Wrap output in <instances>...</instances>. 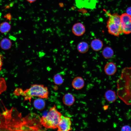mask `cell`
I'll return each mask as SVG.
<instances>
[{"label": "cell", "instance_id": "obj_1", "mask_svg": "<svg viewBox=\"0 0 131 131\" xmlns=\"http://www.w3.org/2000/svg\"><path fill=\"white\" fill-rule=\"evenodd\" d=\"M118 96L126 104L131 105V67L122 70L117 82Z\"/></svg>", "mask_w": 131, "mask_h": 131}, {"label": "cell", "instance_id": "obj_2", "mask_svg": "<svg viewBox=\"0 0 131 131\" xmlns=\"http://www.w3.org/2000/svg\"><path fill=\"white\" fill-rule=\"evenodd\" d=\"M13 93L15 96L23 97L25 101H29L30 103L31 99L34 97L48 99L49 92L47 87L43 85L33 84L24 91L21 88H17Z\"/></svg>", "mask_w": 131, "mask_h": 131}, {"label": "cell", "instance_id": "obj_3", "mask_svg": "<svg viewBox=\"0 0 131 131\" xmlns=\"http://www.w3.org/2000/svg\"><path fill=\"white\" fill-rule=\"evenodd\" d=\"M62 115L57 110L55 105L50 108L46 115L40 118V124L46 128H57L58 123Z\"/></svg>", "mask_w": 131, "mask_h": 131}, {"label": "cell", "instance_id": "obj_4", "mask_svg": "<svg viewBox=\"0 0 131 131\" xmlns=\"http://www.w3.org/2000/svg\"><path fill=\"white\" fill-rule=\"evenodd\" d=\"M106 13L109 17L106 25L108 33L115 36H118L123 33L121 27L120 16L117 13L111 14Z\"/></svg>", "mask_w": 131, "mask_h": 131}, {"label": "cell", "instance_id": "obj_5", "mask_svg": "<svg viewBox=\"0 0 131 131\" xmlns=\"http://www.w3.org/2000/svg\"><path fill=\"white\" fill-rule=\"evenodd\" d=\"M72 122L70 117L63 115L58 123V131H69L72 130Z\"/></svg>", "mask_w": 131, "mask_h": 131}, {"label": "cell", "instance_id": "obj_6", "mask_svg": "<svg viewBox=\"0 0 131 131\" xmlns=\"http://www.w3.org/2000/svg\"><path fill=\"white\" fill-rule=\"evenodd\" d=\"M72 31L75 36H79L83 35L85 32V28L84 25L80 22L76 23L73 25Z\"/></svg>", "mask_w": 131, "mask_h": 131}, {"label": "cell", "instance_id": "obj_7", "mask_svg": "<svg viewBox=\"0 0 131 131\" xmlns=\"http://www.w3.org/2000/svg\"><path fill=\"white\" fill-rule=\"evenodd\" d=\"M76 5L79 7L91 8L95 7L96 0H75Z\"/></svg>", "mask_w": 131, "mask_h": 131}, {"label": "cell", "instance_id": "obj_8", "mask_svg": "<svg viewBox=\"0 0 131 131\" xmlns=\"http://www.w3.org/2000/svg\"><path fill=\"white\" fill-rule=\"evenodd\" d=\"M117 70L116 65L113 62H109L106 64L104 67V71L105 74L108 75L114 74Z\"/></svg>", "mask_w": 131, "mask_h": 131}, {"label": "cell", "instance_id": "obj_9", "mask_svg": "<svg viewBox=\"0 0 131 131\" xmlns=\"http://www.w3.org/2000/svg\"><path fill=\"white\" fill-rule=\"evenodd\" d=\"M73 87L77 90L82 88L84 86L85 82L83 79L80 76L75 77L73 80L72 83Z\"/></svg>", "mask_w": 131, "mask_h": 131}, {"label": "cell", "instance_id": "obj_10", "mask_svg": "<svg viewBox=\"0 0 131 131\" xmlns=\"http://www.w3.org/2000/svg\"><path fill=\"white\" fill-rule=\"evenodd\" d=\"M62 100L65 105L67 106H71L74 104L75 99L72 94L70 93H68L63 96Z\"/></svg>", "mask_w": 131, "mask_h": 131}, {"label": "cell", "instance_id": "obj_11", "mask_svg": "<svg viewBox=\"0 0 131 131\" xmlns=\"http://www.w3.org/2000/svg\"><path fill=\"white\" fill-rule=\"evenodd\" d=\"M90 47L94 51H98L102 48L103 44L102 41L98 39H95L92 40L90 43Z\"/></svg>", "mask_w": 131, "mask_h": 131}, {"label": "cell", "instance_id": "obj_12", "mask_svg": "<svg viewBox=\"0 0 131 131\" xmlns=\"http://www.w3.org/2000/svg\"><path fill=\"white\" fill-rule=\"evenodd\" d=\"M104 97L106 100L111 103L115 102L117 99V96L115 92L110 90H108L105 92Z\"/></svg>", "mask_w": 131, "mask_h": 131}, {"label": "cell", "instance_id": "obj_13", "mask_svg": "<svg viewBox=\"0 0 131 131\" xmlns=\"http://www.w3.org/2000/svg\"><path fill=\"white\" fill-rule=\"evenodd\" d=\"M33 106L36 109L41 110L45 107V103L42 98H39L35 99L33 101Z\"/></svg>", "mask_w": 131, "mask_h": 131}, {"label": "cell", "instance_id": "obj_14", "mask_svg": "<svg viewBox=\"0 0 131 131\" xmlns=\"http://www.w3.org/2000/svg\"><path fill=\"white\" fill-rule=\"evenodd\" d=\"M102 54L103 57L105 58L109 59L113 56L114 52L111 47L106 46L103 49L102 51Z\"/></svg>", "mask_w": 131, "mask_h": 131}, {"label": "cell", "instance_id": "obj_15", "mask_svg": "<svg viewBox=\"0 0 131 131\" xmlns=\"http://www.w3.org/2000/svg\"><path fill=\"white\" fill-rule=\"evenodd\" d=\"M89 46L88 43L84 41L80 42L77 46V49L78 51L81 53H84L88 50Z\"/></svg>", "mask_w": 131, "mask_h": 131}, {"label": "cell", "instance_id": "obj_16", "mask_svg": "<svg viewBox=\"0 0 131 131\" xmlns=\"http://www.w3.org/2000/svg\"><path fill=\"white\" fill-rule=\"evenodd\" d=\"M12 45V43L9 39L5 38L3 39L0 42V46L3 50L9 49Z\"/></svg>", "mask_w": 131, "mask_h": 131}, {"label": "cell", "instance_id": "obj_17", "mask_svg": "<svg viewBox=\"0 0 131 131\" xmlns=\"http://www.w3.org/2000/svg\"><path fill=\"white\" fill-rule=\"evenodd\" d=\"M123 33L128 34L131 33V21L121 24Z\"/></svg>", "mask_w": 131, "mask_h": 131}, {"label": "cell", "instance_id": "obj_18", "mask_svg": "<svg viewBox=\"0 0 131 131\" xmlns=\"http://www.w3.org/2000/svg\"><path fill=\"white\" fill-rule=\"evenodd\" d=\"M11 28L10 25L8 22H3L0 24V32L2 33H4L8 32Z\"/></svg>", "mask_w": 131, "mask_h": 131}, {"label": "cell", "instance_id": "obj_19", "mask_svg": "<svg viewBox=\"0 0 131 131\" xmlns=\"http://www.w3.org/2000/svg\"><path fill=\"white\" fill-rule=\"evenodd\" d=\"M121 24L131 21V16L127 13H124L120 16Z\"/></svg>", "mask_w": 131, "mask_h": 131}, {"label": "cell", "instance_id": "obj_20", "mask_svg": "<svg viewBox=\"0 0 131 131\" xmlns=\"http://www.w3.org/2000/svg\"><path fill=\"white\" fill-rule=\"evenodd\" d=\"M54 83L58 85L62 84L63 82V80L61 75L59 74H57L54 75L53 78Z\"/></svg>", "mask_w": 131, "mask_h": 131}, {"label": "cell", "instance_id": "obj_21", "mask_svg": "<svg viewBox=\"0 0 131 131\" xmlns=\"http://www.w3.org/2000/svg\"><path fill=\"white\" fill-rule=\"evenodd\" d=\"M7 85L5 80L3 77H0V94L6 90Z\"/></svg>", "mask_w": 131, "mask_h": 131}, {"label": "cell", "instance_id": "obj_22", "mask_svg": "<svg viewBox=\"0 0 131 131\" xmlns=\"http://www.w3.org/2000/svg\"><path fill=\"white\" fill-rule=\"evenodd\" d=\"M121 131H131V127L129 125H125L123 126L121 129Z\"/></svg>", "mask_w": 131, "mask_h": 131}, {"label": "cell", "instance_id": "obj_23", "mask_svg": "<svg viewBox=\"0 0 131 131\" xmlns=\"http://www.w3.org/2000/svg\"><path fill=\"white\" fill-rule=\"evenodd\" d=\"M3 57L2 54L0 53V71L3 65Z\"/></svg>", "mask_w": 131, "mask_h": 131}, {"label": "cell", "instance_id": "obj_24", "mask_svg": "<svg viewBox=\"0 0 131 131\" xmlns=\"http://www.w3.org/2000/svg\"><path fill=\"white\" fill-rule=\"evenodd\" d=\"M127 13L131 16V7H129L126 10Z\"/></svg>", "mask_w": 131, "mask_h": 131}, {"label": "cell", "instance_id": "obj_25", "mask_svg": "<svg viewBox=\"0 0 131 131\" xmlns=\"http://www.w3.org/2000/svg\"><path fill=\"white\" fill-rule=\"evenodd\" d=\"M6 17L8 19L10 20L11 18V15L10 14H7L6 16Z\"/></svg>", "mask_w": 131, "mask_h": 131}, {"label": "cell", "instance_id": "obj_26", "mask_svg": "<svg viewBox=\"0 0 131 131\" xmlns=\"http://www.w3.org/2000/svg\"><path fill=\"white\" fill-rule=\"evenodd\" d=\"M27 0L29 2H32L35 1L36 0Z\"/></svg>", "mask_w": 131, "mask_h": 131}]
</instances>
